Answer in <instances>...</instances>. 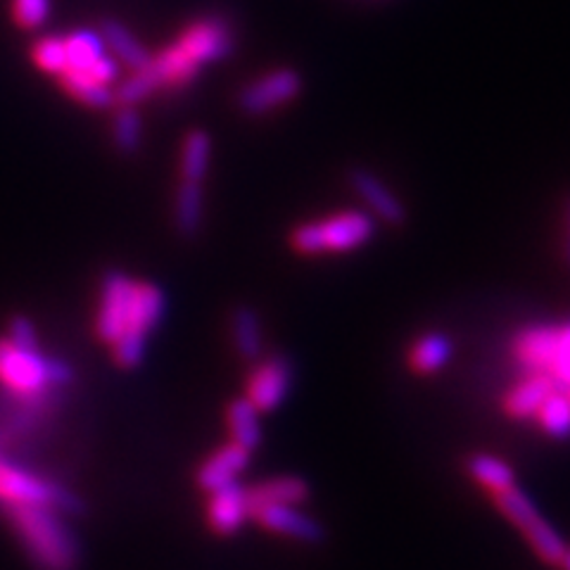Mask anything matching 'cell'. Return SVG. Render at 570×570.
Here are the masks:
<instances>
[{
  "instance_id": "30",
  "label": "cell",
  "mask_w": 570,
  "mask_h": 570,
  "mask_svg": "<svg viewBox=\"0 0 570 570\" xmlns=\"http://www.w3.org/2000/svg\"><path fill=\"white\" fill-rule=\"evenodd\" d=\"M115 140L119 150L134 153L140 142V117L134 107H119L115 115Z\"/></svg>"
},
{
  "instance_id": "2",
  "label": "cell",
  "mask_w": 570,
  "mask_h": 570,
  "mask_svg": "<svg viewBox=\"0 0 570 570\" xmlns=\"http://www.w3.org/2000/svg\"><path fill=\"white\" fill-rule=\"evenodd\" d=\"M6 515L36 568L75 570L79 566V544L65 521V511L52 507H10Z\"/></svg>"
},
{
  "instance_id": "34",
  "label": "cell",
  "mask_w": 570,
  "mask_h": 570,
  "mask_svg": "<svg viewBox=\"0 0 570 570\" xmlns=\"http://www.w3.org/2000/svg\"><path fill=\"white\" fill-rule=\"evenodd\" d=\"M563 570H570V547L566 549V554H563V559H561V563H559Z\"/></svg>"
},
{
  "instance_id": "33",
  "label": "cell",
  "mask_w": 570,
  "mask_h": 570,
  "mask_svg": "<svg viewBox=\"0 0 570 570\" xmlns=\"http://www.w3.org/2000/svg\"><path fill=\"white\" fill-rule=\"evenodd\" d=\"M563 253H566V262L570 264V205L566 212V240H563Z\"/></svg>"
},
{
  "instance_id": "23",
  "label": "cell",
  "mask_w": 570,
  "mask_h": 570,
  "mask_svg": "<svg viewBox=\"0 0 570 570\" xmlns=\"http://www.w3.org/2000/svg\"><path fill=\"white\" fill-rule=\"evenodd\" d=\"M60 83L71 98H77L79 102H83L88 107H98V110H105V107L115 105L112 88L96 81L91 75H88V71L67 69L65 75H60Z\"/></svg>"
},
{
  "instance_id": "16",
  "label": "cell",
  "mask_w": 570,
  "mask_h": 570,
  "mask_svg": "<svg viewBox=\"0 0 570 570\" xmlns=\"http://www.w3.org/2000/svg\"><path fill=\"white\" fill-rule=\"evenodd\" d=\"M142 69H148V75L153 77L157 88L186 86L200 71V67L195 65L181 48H178V43L159 50L157 56H153L150 65L142 67Z\"/></svg>"
},
{
  "instance_id": "29",
  "label": "cell",
  "mask_w": 570,
  "mask_h": 570,
  "mask_svg": "<svg viewBox=\"0 0 570 570\" xmlns=\"http://www.w3.org/2000/svg\"><path fill=\"white\" fill-rule=\"evenodd\" d=\"M157 91V83L148 75V69H136L129 79H124L115 91V105L119 107H136L140 100H146Z\"/></svg>"
},
{
  "instance_id": "32",
  "label": "cell",
  "mask_w": 570,
  "mask_h": 570,
  "mask_svg": "<svg viewBox=\"0 0 570 570\" xmlns=\"http://www.w3.org/2000/svg\"><path fill=\"white\" fill-rule=\"evenodd\" d=\"M86 71H88V75H91L96 81H100V83H105V86L115 83L117 77H119L117 62H115L112 58H107V56H100Z\"/></svg>"
},
{
  "instance_id": "19",
  "label": "cell",
  "mask_w": 570,
  "mask_h": 570,
  "mask_svg": "<svg viewBox=\"0 0 570 570\" xmlns=\"http://www.w3.org/2000/svg\"><path fill=\"white\" fill-rule=\"evenodd\" d=\"M230 337L234 347L245 362H257L264 350L262 321L249 307H238L230 314Z\"/></svg>"
},
{
  "instance_id": "35",
  "label": "cell",
  "mask_w": 570,
  "mask_h": 570,
  "mask_svg": "<svg viewBox=\"0 0 570 570\" xmlns=\"http://www.w3.org/2000/svg\"><path fill=\"white\" fill-rule=\"evenodd\" d=\"M566 392H568V397H570V387H566Z\"/></svg>"
},
{
  "instance_id": "9",
  "label": "cell",
  "mask_w": 570,
  "mask_h": 570,
  "mask_svg": "<svg viewBox=\"0 0 570 570\" xmlns=\"http://www.w3.org/2000/svg\"><path fill=\"white\" fill-rule=\"evenodd\" d=\"M176 43L195 65L203 67L228 56L234 48V33L222 17H207V20H198L184 29Z\"/></svg>"
},
{
  "instance_id": "24",
  "label": "cell",
  "mask_w": 570,
  "mask_h": 570,
  "mask_svg": "<svg viewBox=\"0 0 570 570\" xmlns=\"http://www.w3.org/2000/svg\"><path fill=\"white\" fill-rule=\"evenodd\" d=\"M538 419L542 431L554 440H568L570 438V397L563 387H554L547 395V400L540 404Z\"/></svg>"
},
{
  "instance_id": "3",
  "label": "cell",
  "mask_w": 570,
  "mask_h": 570,
  "mask_svg": "<svg viewBox=\"0 0 570 570\" xmlns=\"http://www.w3.org/2000/svg\"><path fill=\"white\" fill-rule=\"evenodd\" d=\"M71 381L69 364L50 360L39 345L0 337V387L22 402H41L50 390Z\"/></svg>"
},
{
  "instance_id": "11",
  "label": "cell",
  "mask_w": 570,
  "mask_h": 570,
  "mask_svg": "<svg viewBox=\"0 0 570 570\" xmlns=\"http://www.w3.org/2000/svg\"><path fill=\"white\" fill-rule=\"evenodd\" d=\"M350 186L371 214L387 226H402L406 222V207L381 176L368 169H354L350 174Z\"/></svg>"
},
{
  "instance_id": "6",
  "label": "cell",
  "mask_w": 570,
  "mask_h": 570,
  "mask_svg": "<svg viewBox=\"0 0 570 570\" xmlns=\"http://www.w3.org/2000/svg\"><path fill=\"white\" fill-rule=\"evenodd\" d=\"M0 504L10 507H52L75 511L77 499L52 480L36 475L0 456Z\"/></svg>"
},
{
  "instance_id": "7",
  "label": "cell",
  "mask_w": 570,
  "mask_h": 570,
  "mask_svg": "<svg viewBox=\"0 0 570 570\" xmlns=\"http://www.w3.org/2000/svg\"><path fill=\"white\" fill-rule=\"evenodd\" d=\"M293 387V364L288 356L269 354L253 362L245 381V400H249L259 414L278 409Z\"/></svg>"
},
{
  "instance_id": "21",
  "label": "cell",
  "mask_w": 570,
  "mask_h": 570,
  "mask_svg": "<svg viewBox=\"0 0 570 570\" xmlns=\"http://www.w3.org/2000/svg\"><path fill=\"white\" fill-rule=\"evenodd\" d=\"M466 471L475 483L483 490H488L490 494H497L515 485V471L504 459L492 456V454H471L466 461Z\"/></svg>"
},
{
  "instance_id": "26",
  "label": "cell",
  "mask_w": 570,
  "mask_h": 570,
  "mask_svg": "<svg viewBox=\"0 0 570 570\" xmlns=\"http://www.w3.org/2000/svg\"><path fill=\"white\" fill-rule=\"evenodd\" d=\"M523 538L528 540V544L532 547L534 554H538V559L549 563V566H559L563 554H566V549H568L563 538L557 532V528L547 523L542 515H540V519H534L523 530Z\"/></svg>"
},
{
  "instance_id": "15",
  "label": "cell",
  "mask_w": 570,
  "mask_h": 570,
  "mask_svg": "<svg viewBox=\"0 0 570 570\" xmlns=\"http://www.w3.org/2000/svg\"><path fill=\"white\" fill-rule=\"evenodd\" d=\"M249 515L255 509L266 504H305L309 499V485L297 475H281L269 478L245 488Z\"/></svg>"
},
{
  "instance_id": "14",
  "label": "cell",
  "mask_w": 570,
  "mask_h": 570,
  "mask_svg": "<svg viewBox=\"0 0 570 570\" xmlns=\"http://www.w3.org/2000/svg\"><path fill=\"white\" fill-rule=\"evenodd\" d=\"M554 387H559L554 383V379L549 376V373L542 371H530L528 376L515 383L502 400V409L504 414L513 421H528L534 414H538L540 404L547 400V395Z\"/></svg>"
},
{
  "instance_id": "5",
  "label": "cell",
  "mask_w": 570,
  "mask_h": 570,
  "mask_svg": "<svg viewBox=\"0 0 570 570\" xmlns=\"http://www.w3.org/2000/svg\"><path fill=\"white\" fill-rule=\"evenodd\" d=\"M513 356L528 371L549 373L559 387H570V321L523 328L513 337Z\"/></svg>"
},
{
  "instance_id": "22",
  "label": "cell",
  "mask_w": 570,
  "mask_h": 570,
  "mask_svg": "<svg viewBox=\"0 0 570 570\" xmlns=\"http://www.w3.org/2000/svg\"><path fill=\"white\" fill-rule=\"evenodd\" d=\"M174 222L181 236L190 238L198 234L203 224V184L181 178V186H178L174 198Z\"/></svg>"
},
{
  "instance_id": "18",
  "label": "cell",
  "mask_w": 570,
  "mask_h": 570,
  "mask_svg": "<svg viewBox=\"0 0 570 570\" xmlns=\"http://www.w3.org/2000/svg\"><path fill=\"white\" fill-rule=\"evenodd\" d=\"M226 431L230 442L255 452L262 444V423L259 412L249 404V400L238 397L226 406Z\"/></svg>"
},
{
  "instance_id": "20",
  "label": "cell",
  "mask_w": 570,
  "mask_h": 570,
  "mask_svg": "<svg viewBox=\"0 0 570 570\" xmlns=\"http://www.w3.org/2000/svg\"><path fill=\"white\" fill-rule=\"evenodd\" d=\"M100 36L102 41L115 50V56L134 71L150 65L153 56L146 50V46L138 43V39H134V33L117 20H105L100 24Z\"/></svg>"
},
{
  "instance_id": "25",
  "label": "cell",
  "mask_w": 570,
  "mask_h": 570,
  "mask_svg": "<svg viewBox=\"0 0 570 570\" xmlns=\"http://www.w3.org/2000/svg\"><path fill=\"white\" fill-rule=\"evenodd\" d=\"M212 157V140L205 131L195 129L186 136L181 148V178L184 181L203 184Z\"/></svg>"
},
{
  "instance_id": "13",
  "label": "cell",
  "mask_w": 570,
  "mask_h": 570,
  "mask_svg": "<svg viewBox=\"0 0 570 570\" xmlns=\"http://www.w3.org/2000/svg\"><path fill=\"white\" fill-rule=\"evenodd\" d=\"M207 528L214 534H236L247 521H249V507H247V492L245 485L230 483L226 488H219L207 494L205 507Z\"/></svg>"
},
{
  "instance_id": "27",
  "label": "cell",
  "mask_w": 570,
  "mask_h": 570,
  "mask_svg": "<svg viewBox=\"0 0 570 570\" xmlns=\"http://www.w3.org/2000/svg\"><path fill=\"white\" fill-rule=\"evenodd\" d=\"M67 48V69L86 71L100 56H105V41L102 36L88 29H79L75 33L65 36Z\"/></svg>"
},
{
  "instance_id": "31",
  "label": "cell",
  "mask_w": 570,
  "mask_h": 570,
  "mask_svg": "<svg viewBox=\"0 0 570 570\" xmlns=\"http://www.w3.org/2000/svg\"><path fill=\"white\" fill-rule=\"evenodd\" d=\"M12 14L22 29H39L50 14V0H12Z\"/></svg>"
},
{
  "instance_id": "4",
  "label": "cell",
  "mask_w": 570,
  "mask_h": 570,
  "mask_svg": "<svg viewBox=\"0 0 570 570\" xmlns=\"http://www.w3.org/2000/svg\"><path fill=\"white\" fill-rule=\"evenodd\" d=\"M376 236V219L366 209H347L331 217L299 224L291 234V245L299 255H341L364 247Z\"/></svg>"
},
{
  "instance_id": "1",
  "label": "cell",
  "mask_w": 570,
  "mask_h": 570,
  "mask_svg": "<svg viewBox=\"0 0 570 570\" xmlns=\"http://www.w3.org/2000/svg\"><path fill=\"white\" fill-rule=\"evenodd\" d=\"M167 309L165 293L155 283L110 272L100 283L96 335L110 347L119 368H136L148 352V337Z\"/></svg>"
},
{
  "instance_id": "8",
  "label": "cell",
  "mask_w": 570,
  "mask_h": 570,
  "mask_svg": "<svg viewBox=\"0 0 570 570\" xmlns=\"http://www.w3.org/2000/svg\"><path fill=\"white\" fill-rule=\"evenodd\" d=\"M302 91V77L295 69H274L269 75H264L255 79L253 83H247L240 96L238 105L245 115H266L274 112L278 107L293 102Z\"/></svg>"
},
{
  "instance_id": "12",
  "label": "cell",
  "mask_w": 570,
  "mask_h": 570,
  "mask_svg": "<svg viewBox=\"0 0 570 570\" xmlns=\"http://www.w3.org/2000/svg\"><path fill=\"white\" fill-rule=\"evenodd\" d=\"M249 456H253V452L228 440L203 459L198 471H195V483L205 494L238 483L240 473L249 466Z\"/></svg>"
},
{
  "instance_id": "17",
  "label": "cell",
  "mask_w": 570,
  "mask_h": 570,
  "mask_svg": "<svg viewBox=\"0 0 570 570\" xmlns=\"http://www.w3.org/2000/svg\"><path fill=\"white\" fill-rule=\"evenodd\" d=\"M454 345L450 341V335L444 333H425L416 337L414 345L409 347V368L414 373H421V376H433V373L442 371L452 360Z\"/></svg>"
},
{
  "instance_id": "28",
  "label": "cell",
  "mask_w": 570,
  "mask_h": 570,
  "mask_svg": "<svg viewBox=\"0 0 570 570\" xmlns=\"http://www.w3.org/2000/svg\"><path fill=\"white\" fill-rule=\"evenodd\" d=\"M31 58L43 71H48V75H52V77L65 75L67 71L65 39H60V36H43V39L33 43Z\"/></svg>"
},
{
  "instance_id": "10",
  "label": "cell",
  "mask_w": 570,
  "mask_h": 570,
  "mask_svg": "<svg viewBox=\"0 0 570 570\" xmlns=\"http://www.w3.org/2000/svg\"><path fill=\"white\" fill-rule=\"evenodd\" d=\"M259 528L283 534V538L295 540V542H307L318 544L324 542L326 532L316 519L309 513L299 509V504H266L253 511L249 515Z\"/></svg>"
}]
</instances>
